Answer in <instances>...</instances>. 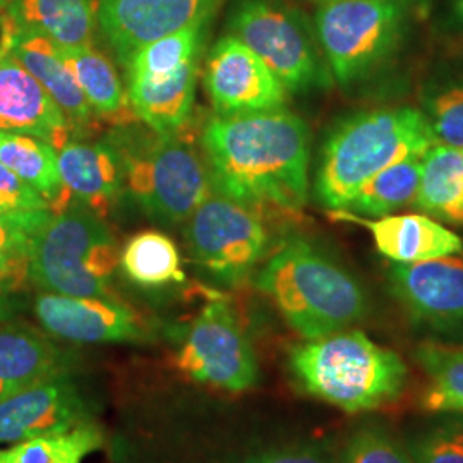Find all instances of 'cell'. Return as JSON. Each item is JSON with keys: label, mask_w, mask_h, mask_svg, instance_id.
I'll return each mask as SVG.
<instances>
[{"label": "cell", "mask_w": 463, "mask_h": 463, "mask_svg": "<svg viewBox=\"0 0 463 463\" xmlns=\"http://www.w3.org/2000/svg\"><path fill=\"white\" fill-rule=\"evenodd\" d=\"M420 162L422 174L415 208L438 222L463 225L462 149L436 145Z\"/></svg>", "instance_id": "603a6c76"}, {"label": "cell", "mask_w": 463, "mask_h": 463, "mask_svg": "<svg viewBox=\"0 0 463 463\" xmlns=\"http://www.w3.org/2000/svg\"><path fill=\"white\" fill-rule=\"evenodd\" d=\"M201 148L216 194L263 216L296 215L306 206L311 133L296 114L215 117L203 129Z\"/></svg>", "instance_id": "6da1fadb"}, {"label": "cell", "mask_w": 463, "mask_h": 463, "mask_svg": "<svg viewBox=\"0 0 463 463\" xmlns=\"http://www.w3.org/2000/svg\"><path fill=\"white\" fill-rule=\"evenodd\" d=\"M105 445V432L97 422L74 430L38 436L0 448V463H83Z\"/></svg>", "instance_id": "83f0119b"}, {"label": "cell", "mask_w": 463, "mask_h": 463, "mask_svg": "<svg viewBox=\"0 0 463 463\" xmlns=\"http://www.w3.org/2000/svg\"><path fill=\"white\" fill-rule=\"evenodd\" d=\"M321 2H330V0H321Z\"/></svg>", "instance_id": "7bdbcfd3"}, {"label": "cell", "mask_w": 463, "mask_h": 463, "mask_svg": "<svg viewBox=\"0 0 463 463\" xmlns=\"http://www.w3.org/2000/svg\"><path fill=\"white\" fill-rule=\"evenodd\" d=\"M0 196L11 199L28 210H49L43 196L4 164H0Z\"/></svg>", "instance_id": "e575fe53"}, {"label": "cell", "mask_w": 463, "mask_h": 463, "mask_svg": "<svg viewBox=\"0 0 463 463\" xmlns=\"http://www.w3.org/2000/svg\"><path fill=\"white\" fill-rule=\"evenodd\" d=\"M13 285L0 281V323L11 319L13 316V298H11Z\"/></svg>", "instance_id": "74e56055"}, {"label": "cell", "mask_w": 463, "mask_h": 463, "mask_svg": "<svg viewBox=\"0 0 463 463\" xmlns=\"http://www.w3.org/2000/svg\"><path fill=\"white\" fill-rule=\"evenodd\" d=\"M252 463H326L307 449H277L250 458Z\"/></svg>", "instance_id": "d590c367"}, {"label": "cell", "mask_w": 463, "mask_h": 463, "mask_svg": "<svg viewBox=\"0 0 463 463\" xmlns=\"http://www.w3.org/2000/svg\"><path fill=\"white\" fill-rule=\"evenodd\" d=\"M288 367L298 388L347 414L381 409L402 397L407 365L364 331L344 330L290 350Z\"/></svg>", "instance_id": "277c9868"}, {"label": "cell", "mask_w": 463, "mask_h": 463, "mask_svg": "<svg viewBox=\"0 0 463 463\" xmlns=\"http://www.w3.org/2000/svg\"><path fill=\"white\" fill-rule=\"evenodd\" d=\"M199 61L162 81H131L126 86L134 116L156 133L179 134L191 118Z\"/></svg>", "instance_id": "7402d4cb"}, {"label": "cell", "mask_w": 463, "mask_h": 463, "mask_svg": "<svg viewBox=\"0 0 463 463\" xmlns=\"http://www.w3.org/2000/svg\"><path fill=\"white\" fill-rule=\"evenodd\" d=\"M344 216L371 232L378 252L395 265L428 261L460 254L463 250L462 237L458 233L424 213H393L369 220L352 213H344Z\"/></svg>", "instance_id": "ac0fdd59"}, {"label": "cell", "mask_w": 463, "mask_h": 463, "mask_svg": "<svg viewBox=\"0 0 463 463\" xmlns=\"http://www.w3.org/2000/svg\"><path fill=\"white\" fill-rule=\"evenodd\" d=\"M414 463H463V428L434 430L411 448Z\"/></svg>", "instance_id": "836d02e7"}, {"label": "cell", "mask_w": 463, "mask_h": 463, "mask_svg": "<svg viewBox=\"0 0 463 463\" xmlns=\"http://www.w3.org/2000/svg\"><path fill=\"white\" fill-rule=\"evenodd\" d=\"M453 13L457 19L463 23V0H455V7H453Z\"/></svg>", "instance_id": "f35d334b"}, {"label": "cell", "mask_w": 463, "mask_h": 463, "mask_svg": "<svg viewBox=\"0 0 463 463\" xmlns=\"http://www.w3.org/2000/svg\"><path fill=\"white\" fill-rule=\"evenodd\" d=\"M49 213L50 210H28L11 199L0 196V220L28 222V220H36V218H42Z\"/></svg>", "instance_id": "8d00e7d4"}, {"label": "cell", "mask_w": 463, "mask_h": 463, "mask_svg": "<svg viewBox=\"0 0 463 463\" xmlns=\"http://www.w3.org/2000/svg\"><path fill=\"white\" fill-rule=\"evenodd\" d=\"M206 32L208 24H196L137 50L124 64L126 83L162 81L177 74L187 64L196 62L204 45Z\"/></svg>", "instance_id": "4316f807"}, {"label": "cell", "mask_w": 463, "mask_h": 463, "mask_svg": "<svg viewBox=\"0 0 463 463\" xmlns=\"http://www.w3.org/2000/svg\"><path fill=\"white\" fill-rule=\"evenodd\" d=\"M415 359L430 378L422 407L436 414H463V347L430 342L417 347Z\"/></svg>", "instance_id": "f546056e"}, {"label": "cell", "mask_w": 463, "mask_h": 463, "mask_svg": "<svg viewBox=\"0 0 463 463\" xmlns=\"http://www.w3.org/2000/svg\"><path fill=\"white\" fill-rule=\"evenodd\" d=\"M203 81L218 117L280 110L288 101V91L273 71L232 34L213 45Z\"/></svg>", "instance_id": "7c38bea8"}, {"label": "cell", "mask_w": 463, "mask_h": 463, "mask_svg": "<svg viewBox=\"0 0 463 463\" xmlns=\"http://www.w3.org/2000/svg\"><path fill=\"white\" fill-rule=\"evenodd\" d=\"M97 411L95 400L69 369L0 400V445L95 422Z\"/></svg>", "instance_id": "8fae6325"}, {"label": "cell", "mask_w": 463, "mask_h": 463, "mask_svg": "<svg viewBox=\"0 0 463 463\" xmlns=\"http://www.w3.org/2000/svg\"><path fill=\"white\" fill-rule=\"evenodd\" d=\"M223 0H97L99 33L124 66L155 40L208 24Z\"/></svg>", "instance_id": "4fadbf2b"}, {"label": "cell", "mask_w": 463, "mask_h": 463, "mask_svg": "<svg viewBox=\"0 0 463 463\" xmlns=\"http://www.w3.org/2000/svg\"><path fill=\"white\" fill-rule=\"evenodd\" d=\"M420 174V158H409L388 166L361 187L344 212H354L355 216L369 218L393 215L398 210L414 204Z\"/></svg>", "instance_id": "f1b7e54d"}, {"label": "cell", "mask_w": 463, "mask_h": 463, "mask_svg": "<svg viewBox=\"0 0 463 463\" xmlns=\"http://www.w3.org/2000/svg\"><path fill=\"white\" fill-rule=\"evenodd\" d=\"M462 155H463V149H462Z\"/></svg>", "instance_id": "f6af8a7d"}, {"label": "cell", "mask_w": 463, "mask_h": 463, "mask_svg": "<svg viewBox=\"0 0 463 463\" xmlns=\"http://www.w3.org/2000/svg\"><path fill=\"white\" fill-rule=\"evenodd\" d=\"M393 298L422 325L449 330L463 325V256L451 254L388 271Z\"/></svg>", "instance_id": "2e32d148"}, {"label": "cell", "mask_w": 463, "mask_h": 463, "mask_svg": "<svg viewBox=\"0 0 463 463\" xmlns=\"http://www.w3.org/2000/svg\"><path fill=\"white\" fill-rule=\"evenodd\" d=\"M11 2H13V0H0V13H4L5 7H7Z\"/></svg>", "instance_id": "60d3db41"}, {"label": "cell", "mask_w": 463, "mask_h": 463, "mask_svg": "<svg viewBox=\"0 0 463 463\" xmlns=\"http://www.w3.org/2000/svg\"><path fill=\"white\" fill-rule=\"evenodd\" d=\"M50 213L28 222L0 220V281L14 285L23 277H28L32 237Z\"/></svg>", "instance_id": "1f68e13d"}, {"label": "cell", "mask_w": 463, "mask_h": 463, "mask_svg": "<svg viewBox=\"0 0 463 463\" xmlns=\"http://www.w3.org/2000/svg\"><path fill=\"white\" fill-rule=\"evenodd\" d=\"M107 141L122 166L124 187L155 222L181 223L212 194L204 160L179 134L118 126Z\"/></svg>", "instance_id": "5b68a950"}, {"label": "cell", "mask_w": 463, "mask_h": 463, "mask_svg": "<svg viewBox=\"0 0 463 463\" xmlns=\"http://www.w3.org/2000/svg\"><path fill=\"white\" fill-rule=\"evenodd\" d=\"M185 222L191 258L216 283L241 285L265 258V216L233 199L210 194Z\"/></svg>", "instance_id": "9c48e42d"}, {"label": "cell", "mask_w": 463, "mask_h": 463, "mask_svg": "<svg viewBox=\"0 0 463 463\" xmlns=\"http://www.w3.org/2000/svg\"><path fill=\"white\" fill-rule=\"evenodd\" d=\"M422 107L438 143L463 149V78L430 86L424 91Z\"/></svg>", "instance_id": "4dcf8cb0"}, {"label": "cell", "mask_w": 463, "mask_h": 463, "mask_svg": "<svg viewBox=\"0 0 463 463\" xmlns=\"http://www.w3.org/2000/svg\"><path fill=\"white\" fill-rule=\"evenodd\" d=\"M13 32L45 36L62 49L93 45L97 0H13L0 13Z\"/></svg>", "instance_id": "ffe728a7"}, {"label": "cell", "mask_w": 463, "mask_h": 463, "mask_svg": "<svg viewBox=\"0 0 463 463\" xmlns=\"http://www.w3.org/2000/svg\"><path fill=\"white\" fill-rule=\"evenodd\" d=\"M177 365L191 380L227 392H246L260 380L254 348L222 298L208 302L191 323L177 352Z\"/></svg>", "instance_id": "30bf717a"}, {"label": "cell", "mask_w": 463, "mask_h": 463, "mask_svg": "<svg viewBox=\"0 0 463 463\" xmlns=\"http://www.w3.org/2000/svg\"><path fill=\"white\" fill-rule=\"evenodd\" d=\"M412 2H422V0H412Z\"/></svg>", "instance_id": "b9f144b4"}, {"label": "cell", "mask_w": 463, "mask_h": 463, "mask_svg": "<svg viewBox=\"0 0 463 463\" xmlns=\"http://www.w3.org/2000/svg\"><path fill=\"white\" fill-rule=\"evenodd\" d=\"M338 463H414L411 453L380 430L355 432Z\"/></svg>", "instance_id": "d6a6232c"}, {"label": "cell", "mask_w": 463, "mask_h": 463, "mask_svg": "<svg viewBox=\"0 0 463 463\" xmlns=\"http://www.w3.org/2000/svg\"><path fill=\"white\" fill-rule=\"evenodd\" d=\"M62 53L95 116L112 118L118 126L131 124L134 112L128 90L110 59L93 45L62 49Z\"/></svg>", "instance_id": "cb8c5ba5"}, {"label": "cell", "mask_w": 463, "mask_h": 463, "mask_svg": "<svg viewBox=\"0 0 463 463\" xmlns=\"http://www.w3.org/2000/svg\"><path fill=\"white\" fill-rule=\"evenodd\" d=\"M11 52L64 112L72 134L83 137L93 129L95 112L67 64L62 47L40 34L13 32Z\"/></svg>", "instance_id": "d6986e66"}, {"label": "cell", "mask_w": 463, "mask_h": 463, "mask_svg": "<svg viewBox=\"0 0 463 463\" xmlns=\"http://www.w3.org/2000/svg\"><path fill=\"white\" fill-rule=\"evenodd\" d=\"M229 34L252 50L288 93H306L331 84L315 28L287 0H233Z\"/></svg>", "instance_id": "ba28073f"}, {"label": "cell", "mask_w": 463, "mask_h": 463, "mask_svg": "<svg viewBox=\"0 0 463 463\" xmlns=\"http://www.w3.org/2000/svg\"><path fill=\"white\" fill-rule=\"evenodd\" d=\"M244 463H252V460H248V462H244Z\"/></svg>", "instance_id": "ee69618b"}, {"label": "cell", "mask_w": 463, "mask_h": 463, "mask_svg": "<svg viewBox=\"0 0 463 463\" xmlns=\"http://www.w3.org/2000/svg\"><path fill=\"white\" fill-rule=\"evenodd\" d=\"M0 164L11 168L52 210L61 198V177L57 168V149L28 134L0 131Z\"/></svg>", "instance_id": "484cf974"}, {"label": "cell", "mask_w": 463, "mask_h": 463, "mask_svg": "<svg viewBox=\"0 0 463 463\" xmlns=\"http://www.w3.org/2000/svg\"><path fill=\"white\" fill-rule=\"evenodd\" d=\"M57 168L62 191L50 210L52 213L80 204L103 218L122 194V166L107 139L99 143L69 141L57 151Z\"/></svg>", "instance_id": "e0dca14e"}, {"label": "cell", "mask_w": 463, "mask_h": 463, "mask_svg": "<svg viewBox=\"0 0 463 463\" xmlns=\"http://www.w3.org/2000/svg\"><path fill=\"white\" fill-rule=\"evenodd\" d=\"M69 369L66 354L42 331L13 319L0 323V383L9 395Z\"/></svg>", "instance_id": "44dd1931"}, {"label": "cell", "mask_w": 463, "mask_h": 463, "mask_svg": "<svg viewBox=\"0 0 463 463\" xmlns=\"http://www.w3.org/2000/svg\"><path fill=\"white\" fill-rule=\"evenodd\" d=\"M405 0H330L316 11L315 33L331 76L342 86L365 81L400 49Z\"/></svg>", "instance_id": "52a82bcc"}, {"label": "cell", "mask_w": 463, "mask_h": 463, "mask_svg": "<svg viewBox=\"0 0 463 463\" xmlns=\"http://www.w3.org/2000/svg\"><path fill=\"white\" fill-rule=\"evenodd\" d=\"M118 263L124 275L139 287H164L185 280L181 252L164 232L136 233L122 249Z\"/></svg>", "instance_id": "d4e9b609"}, {"label": "cell", "mask_w": 463, "mask_h": 463, "mask_svg": "<svg viewBox=\"0 0 463 463\" xmlns=\"http://www.w3.org/2000/svg\"><path fill=\"white\" fill-rule=\"evenodd\" d=\"M5 397H9V390L0 383V400H4Z\"/></svg>", "instance_id": "ab89813d"}, {"label": "cell", "mask_w": 463, "mask_h": 463, "mask_svg": "<svg viewBox=\"0 0 463 463\" xmlns=\"http://www.w3.org/2000/svg\"><path fill=\"white\" fill-rule=\"evenodd\" d=\"M258 287L306 340L348 330L367 315L363 285L304 239L283 244L266 261Z\"/></svg>", "instance_id": "3957f363"}, {"label": "cell", "mask_w": 463, "mask_h": 463, "mask_svg": "<svg viewBox=\"0 0 463 463\" xmlns=\"http://www.w3.org/2000/svg\"><path fill=\"white\" fill-rule=\"evenodd\" d=\"M116 235L103 218L80 204L50 213L34 232L28 279L42 292L72 298H110L118 265Z\"/></svg>", "instance_id": "8992f818"}, {"label": "cell", "mask_w": 463, "mask_h": 463, "mask_svg": "<svg viewBox=\"0 0 463 463\" xmlns=\"http://www.w3.org/2000/svg\"><path fill=\"white\" fill-rule=\"evenodd\" d=\"M439 145L422 110L386 107L340 120L326 136L316 170V199L344 212L369 179Z\"/></svg>", "instance_id": "7a4b0ae2"}, {"label": "cell", "mask_w": 463, "mask_h": 463, "mask_svg": "<svg viewBox=\"0 0 463 463\" xmlns=\"http://www.w3.org/2000/svg\"><path fill=\"white\" fill-rule=\"evenodd\" d=\"M34 316L49 335L76 344H131L148 336L143 317L110 298L42 292L34 298Z\"/></svg>", "instance_id": "5bb4252c"}, {"label": "cell", "mask_w": 463, "mask_h": 463, "mask_svg": "<svg viewBox=\"0 0 463 463\" xmlns=\"http://www.w3.org/2000/svg\"><path fill=\"white\" fill-rule=\"evenodd\" d=\"M13 34L0 28V131L28 134L50 146H66L72 128L45 88L11 52Z\"/></svg>", "instance_id": "9a60e30c"}]
</instances>
